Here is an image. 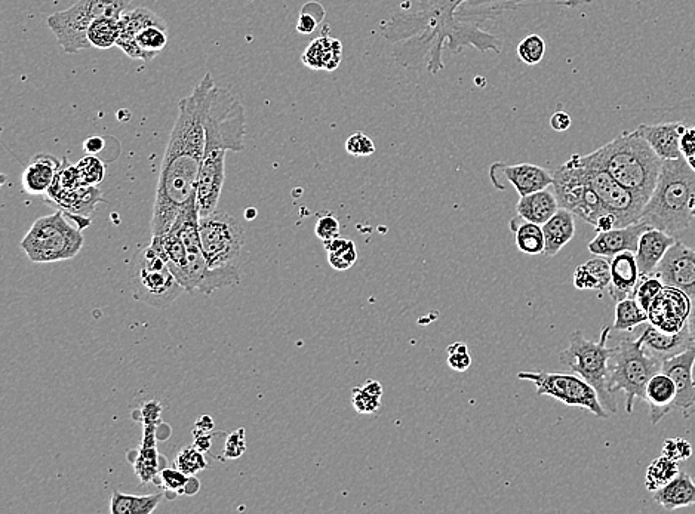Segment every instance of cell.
Returning <instances> with one entry per match:
<instances>
[{
    "instance_id": "29",
    "label": "cell",
    "mask_w": 695,
    "mask_h": 514,
    "mask_svg": "<svg viewBox=\"0 0 695 514\" xmlns=\"http://www.w3.org/2000/svg\"><path fill=\"white\" fill-rule=\"evenodd\" d=\"M341 57H343V45L340 40L321 36L307 46L301 60L309 69L332 72L340 66Z\"/></svg>"
},
{
    "instance_id": "37",
    "label": "cell",
    "mask_w": 695,
    "mask_h": 514,
    "mask_svg": "<svg viewBox=\"0 0 695 514\" xmlns=\"http://www.w3.org/2000/svg\"><path fill=\"white\" fill-rule=\"evenodd\" d=\"M324 246L328 252L329 266L338 272L352 269L358 261V249L353 240L337 238L324 243Z\"/></svg>"
},
{
    "instance_id": "52",
    "label": "cell",
    "mask_w": 695,
    "mask_h": 514,
    "mask_svg": "<svg viewBox=\"0 0 695 514\" xmlns=\"http://www.w3.org/2000/svg\"><path fill=\"white\" fill-rule=\"evenodd\" d=\"M573 125V119L564 110H558V112L553 113L552 118H550V126L555 129L556 132H565L571 128Z\"/></svg>"
},
{
    "instance_id": "58",
    "label": "cell",
    "mask_w": 695,
    "mask_h": 514,
    "mask_svg": "<svg viewBox=\"0 0 695 514\" xmlns=\"http://www.w3.org/2000/svg\"><path fill=\"white\" fill-rule=\"evenodd\" d=\"M255 214H257V211H255L254 208H249V209H246V211H245V215H246V218H248V220H254Z\"/></svg>"
},
{
    "instance_id": "11",
    "label": "cell",
    "mask_w": 695,
    "mask_h": 514,
    "mask_svg": "<svg viewBox=\"0 0 695 514\" xmlns=\"http://www.w3.org/2000/svg\"><path fill=\"white\" fill-rule=\"evenodd\" d=\"M552 186L559 206L573 212L575 217L592 224L593 227L601 218L613 215L604 208L601 199L590 186L581 165L580 155L571 156L567 163L553 172Z\"/></svg>"
},
{
    "instance_id": "34",
    "label": "cell",
    "mask_w": 695,
    "mask_h": 514,
    "mask_svg": "<svg viewBox=\"0 0 695 514\" xmlns=\"http://www.w3.org/2000/svg\"><path fill=\"white\" fill-rule=\"evenodd\" d=\"M512 232H515L516 245L519 251L527 255H540L544 252V233L543 227L538 224L530 223L522 218V223L519 224V218L510 223Z\"/></svg>"
},
{
    "instance_id": "42",
    "label": "cell",
    "mask_w": 695,
    "mask_h": 514,
    "mask_svg": "<svg viewBox=\"0 0 695 514\" xmlns=\"http://www.w3.org/2000/svg\"><path fill=\"white\" fill-rule=\"evenodd\" d=\"M664 283L658 279L657 276H644L639 280L638 286L635 289V298L639 304H641L642 309L648 313L651 304L654 303L655 298L658 297L661 291H663Z\"/></svg>"
},
{
    "instance_id": "4",
    "label": "cell",
    "mask_w": 695,
    "mask_h": 514,
    "mask_svg": "<svg viewBox=\"0 0 695 514\" xmlns=\"http://www.w3.org/2000/svg\"><path fill=\"white\" fill-rule=\"evenodd\" d=\"M593 159L632 192L642 203L653 195L663 159L638 132H623L601 149L590 153Z\"/></svg>"
},
{
    "instance_id": "59",
    "label": "cell",
    "mask_w": 695,
    "mask_h": 514,
    "mask_svg": "<svg viewBox=\"0 0 695 514\" xmlns=\"http://www.w3.org/2000/svg\"><path fill=\"white\" fill-rule=\"evenodd\" d=\"M687 162H688V165H690L691 168H693L694 172H695V156H693V158L687 159Z\"/></svg>"
},
{
    "instance_id": "25",
    "label": "cell",
    "mask_w": 695,
    "mask_h": 514,
    "mask_svg": "<svg viewBox=\"0 0 695 514\" xmlns=\"http://www.w3.org/2000/svg\"><path fill=\"white\" fill-rule=\"evenodd\" d=\"M63 166V160L51 155H38L24 169L23 187L29 195L39 196L49 192L58 171Z\"/></svg>"
},
{
    "instance_id": "15",
    "label": "cell",
    "mask_w": 695,
    "mask_h": 514,
    "mask_svg": "<svg viewBox=\"0 0 695 514\" xmlns=\"http://www.w3.org/2000/svg\"><path fill=\"white\" fill-rule=\"evenodd\" d=\"M693 300L681 289L664 285L663 291L648 309V322L670 334L681 332L688 325Z\"/></svg>"
},
{
    "instance_id": "2",
    "label": "cell",
    "mask_w": 695,
    "mask_h": 514,
    "mask_svg": "<svg viewBox=\"0 0 695 514\" xmlns=\"http://www.w3.org/2000/svg\"><path fill=\"white\" fill-rule=\"evenodd\" d=\"M694 208V169L685 158L663 160L653 195L639 221L675 236L690 229Z\"/></svg>"
},
{
    "instance_id": "22",
    "label": "cell",
    "mask_w": 695,
    "mask_h": 514,
    "mask_svg": "<svg viewBox=\"0 0 695 514\" xmlns=\"http://www.w3.org/2000/svg\"><path fill=\"white\" fill-rule=\"evenodd\" d=\"M682 122L658 123V125H639L635 129L651 147L658 158L663 160L684 158L681 152V137L685 131Z\"/></svg>"
},
{
    "instance_id": "10",
    "label": "cell",
    "mask_w": 695,
    "mask_h": 514,
    "mask_svg": "<svg viewBox=\"0 0 695 514\" xmlns=\"http://www.w3.org/2000/svg\"><path fill=\"white\" fill-rule=\"evenodd\" d=\"M246 120L241 98L229 88L214 86L205 118V147L242 152Z\"/></svg>"
},
{
    "instance_id": "53",
    "label": "cell",
    "mask_w": 695,
    "mask_h": 514,
    "mask_svg": "<svg viewBox=\"0 0 695 514\" xmlns=\"http://www.w3.org/2000/svg\"><path fill=\"white\" fill-rule=\"evenodd\" d=\"M161 405H159L156 400H150L146 405L143 406L141 412H143L144 424H155L159 420V415H161Z\"/></svg>"
},
{
    "instance_id": "62",
    "label": "cell",
    "mask_w": 695,
    "mask_h": 514,
    "mask_svg": "<svg viewBox=\"0 0 695 514\" xmlns=\"http://www.w3.org/2000/svg\"><path fill=\"white\" fill-rule=\"evenodd\" d=\"M693 217L695 218V208H694V212H693Z\"/></svg>"
},
{
    "instance_id": "32",
    "label": "cell",
    "mask_w": 695,
    "mask_h": 514,
    "mask_svg": "<svg viewBox=\"0 0 695 514\" xmlns=\"http://www.w3.org/2000/svg\"><path fill=\"white\" fill-rule=\"evenodd\" d=\"M164 494L143 495H126L122 492H113L112 503H110V512L113 514H150L158 509Z\"/></svg>"
},
{
    "instance_id": "40",
    "label": "cell",
    "mask_w": 695,
    "mask_h": 514,
    "mask_svg": "<svg viewBox=\"0 0 695 514\" xmlns=\"http://www.w3.org/2000/svg\"><path fill=\"white\" fill-rule=\"evenodd\" d=\"M175 467L187 476H195L205 470L208 464H206L204 452L199 451L196 446H187L175 457Z\"/></svg>"
},
{
    "instance_id": "3",
    "label": "cell",
    "mask_w": 695,
    "mask_h": 514,
    "mask_svg": "<svg viewBox=\"0 0 695 514\" xmlns=\"http://www.w3.org/2000/svg\"><path fill=\"white\" fill-rule=\"evenodd\" d=\"M206 272L198 291L211 294L241 280V257L245 245L242 224L226 212H212L199 218Z\"/></svg>"
},
{
    "instance_id": "56",
    "label": "cell",
    "mask_w": 695,
    "mask_h": 514,
    "mask_svg": "<svg viewBox=\"0 0 695 514\" xmlns=\"http://www.w3.org/2000/svg\"><path fill=\"white\" fill-rule=\"evenodd\" d=\"M211 440V433H199V435H195V446L205 454L211 448Z\"/></svg>"
},
{
    "instance_id": "21",
    "label": "cell",
    "mask_w": 695,
    "mask_h": 514,
    "mask_svg": "<svg viewBox=\"0 0 695 514\" xmlns=\"http://www.w3.org/2000/svg\"><path fill=\"white\" fill-rule=\"evenodd\" d=\"M648 224L638 221L626 227L601 232L589 243V251L599 257H614L621 252L638 251L639 239L645 230L650 229Z\"/></svg>"
},
{
    "instance_id": "61",
    "label": "cell",
    "mask_w": 695,
    "mask_h": 514,
    "mask_svg": "<svg viewBox=\"0 0 695 514\" xmlns=\"http://www.w3.org/2000/svg\"><path fill=\"white\" fill-rule=\"evenodd\" d=\"M694 383H695V362H694Z\"/></svg>"
},
{
    "instance_id": "48",
    "label": "cell",
    "mask_w": 695,
    "mask_h": 514,
    "mask_svg": "<svg viewBox=\"0 0 695 514\" xmlns=\"http://www.w3.org/2000/svg\"><path fill=\"white\" fill-rule=\"evenodd\" d=\"M341 226L340 221L335 215H322L316 223L315 233L322 242L327 243L331 240L340 238Z\"/></svg>"
},
{
    "instance_id": "23",
    "label": "cell",
    "mask_w": 695,
    "mask_h": 514,
    "mask_svg": "<svg viewBox=\"0 0 695 514\" xmlns=\"http://www.w3.org/2000/svg\"><path fill=\"white\" fill-rule=\"evenodd\" d=\"M675 243V236L670 233L654 229V227L645 230L639 239L638 251L635 252L641 277L654 275L658 264Z\"/></svg>"
},
{
    "instance_id": "35",
    "label": "cell",
    "mask_w": 695,
    "mask_h": 514,
    "mask_svg": "<svg viewBox=\"0 0 695 514\" xmlns=\"http://www.w3.org/2000/svg\"><path fill=\"white\" fill-rule=\"evenodd\" d=\"M121 36V18L100 17L92 21L88 29L91 46L98 49H110L116 46Z\"/></svg>"
},
{
    "instance_id": "46",
    "label": "cell",
    "mask_w": 695,
    "mask_h": 514,
    "mask_svg": "<svg viewBox=\"0 0 695 514\" xmlns=\"http://www.w3.org/2000/svg\"><path fill=\"white\" fill-rule=\"evenodd\" d=\"M661 455H666V457L672 458L675 461H685L693 455V446L688 440L681 439V437H676V439L664 440L663 449H661Z\"/></svg>"
},
{
    "instance_id": "57",
    "label": "cell",
    "mask_w": 695,
    "mask_h": 514,
    "mask_svg": "<svg viewBox=\"0 0 695 514\" xmlns=\"http://www.w3.org/2000/svg\"><path fill=\"white\" fill-rule=\"evenodd\" d=\"M688 328H690L691 334H693L695 340V300H693V307H691L690 319H688Z\"/></svg>"
},
{
    "instance_id": "20",
    "label": "cell",
    "mask_w": 695,
    "mask_h": 514,
    "mask_svg": "<svg viewBox=\"0 0 695 514\" xmlns=\"http://www.w3.org/2000/svg\"><path fill=\"white\" fill-rule=\"evenodd\" d=\"M638 340L651 356L657 357L661 362L670 359V357L681 355L695 346V340L688 325L681 332L670 334V332L655 328L650 323Z\"/></svg>"
},
{
    "instance_id": "33",
    "label": "cell",
    "mask_w": 695,
    "mask_h": 514,
    "mask_svg": "<svg viewBox=\"0 0 695 514\" xmlns=\"http://www.w3.org/2000/svg\"><path fill=\"white\" fill-rule=\"evenodd\" d=\"M144 439L141 451L135 460V472L141 482L147 483L158 475V451H156L155 424H144Z\"/></svg>"
},
{
    "instance_id": "19",
    "label": "cell",
    "mask_w": 695,
    "mask_h": 514,
    "mask_svg": "<svg viewBox=\"0 0 695 514\" xmlns=\"http://www.w3.org/2000/svg\"><path fill=\"white\" fill-rule=\"evenodd\" d=\"M490 175L492 181L497 180L498 177L506 178L515 187L519 196L549 189V186L553 184L552 172L531 163H519V165L495 163L492 165Z\"/></svg>"
},
{
    "instance_id": "44",
    "label": "cell",
    "mask_w": 695,
    "mask_h": 514,
    "mask_svg": "<svg viewBox=\"0 0 695 514\" xmlns=\"http://www.w3.org/2000/svg\"><path fill=\"white\" fill-rule=\"evenodd\" d=\"M346 152L356 158H367L374 155L375 144L365 132H355L346 141Z\"/></svg>"
},
{
    "instance_id": "12",
    "label": "cell",
    "mask_w": 695,
    "mask_h": 514,
    "mask_svg": "<svg viewBox=\"0 0 695 514\" xmlns=\"http://www.w3.org/2000/svg\"><path fill=\"white\" fill-rule=\"evenodd\" d=\"M168 43V27L147 8H135L121 17V36L116 46L132 60L150 63Z\"/></svg>"
},
{
    "instance_id": "43",
    "label": "cell",
    "mask_w": 695,
    "mask_h": 514,
    "mask_svg": "<svg viewBox=\"0 0 695 514\" xmlns=\"http://www.w3.org/2000/svg\"><path fill=\"white\" fill-rule=\"evenodd\" d=\"M79 174L83 183L86 186L97 187L98 184L103 183L104 177H106V166L97 158V155H88L85 158L79 160L78 165Z\"/></svg>"
},
{
    "instance_id": "50",
    "label": "cell",
    "mask_w": 695,
    "mask_h": 514,
    "mask_svg": "<svg viewBox=\"0 0 695 514\" xmlns=\"http://www.w3.org/2000/svg\"><path fill=\"white\" fill-rule=\"evenodd\" d=\"M681 152L685 159L695 156V126L687 128L681 137Z\"/></svg>"
},
{
    "instance_id": "30",
    "label": "cell",
    "mask_w": 695,
    "mask_h": 514,
    "mask_svg": "<svg viewBox=\"0 0 695 514\" xmlns=\"http://www.w3.org/2000/svg\"><path fill=\"white\" fill-rule=\"evenodd\" d=\"M559 208L561 206H559L555 193L544 189L531 193V195L521 196L516 211H518L519 217L524 218L525 221L543 226L556 214Z\"/></svg>"
},
{
    "instance_id": "24",
    "label": "cell",
    "mask_w": 695,
    "mask_h": 514,
    "mask_svg": "<svg viewBox=\"0 0 695 514\" xmlns=\"http://www.w3.org/2000/svg\"><path fill=\"white\" fill-rule=\"evenodd\" d=\"M639 280L641 272L636 263L635 252L626 251L614 255L611 260V283L608 286L611 298L618 303L624 298L633 297Z\"/></svg>"
},
{
    "instance_id": "39",
    "label": "cell",
    "mask_w": 695,
    "mask_h": 514,
    "mask_svg": "<svg viewBox=\"0 0 695 514\" xmlns=\"http://www.w3.org/2000/svg\"><path fill=\"white\" fill-rule=\"evenodd\" d=\"M383 399V386L377 380H368L361 387L353 389V408L358 414H375Z\"/></svg>"
},
{
    "instance_id": "8",
    "label": "cell",
    "mask_w": 695,
    "mask_h": 514,
    "mask_svg": "<svg viewBox=\"0 0 695 514\" xmlns=\"http://www.w3.org/2000/svg\"><path fill=\"white\" fill-rule=\"evenodd\" d=\"M132 2L134 0H79L72 8L52 14L46 24L64 52L76 54L91 48L88 29L92 21L100 17L121 18Z\"/></svg>"
},
{
    "instance_id": "41",
    "label": "cell",
    "mask_w": 695,
    "mask_h": 514,
    "mask_svg": "<svg viewBox=\"0 0 695 514\" xmlns=\"http://www.w3.org/2000/svg\"><path fill=\"white\" fill-rule=\"evenodd\" d=\"M518 55L527 66H537L546 55V42L538 35L527 36L519 43Z\"/></svg>"
},
{
    "instance_id": "17",
    "label": "cell",
    "mask_w": 695,
    "mask_h": 514,
    "mask_svg": "<svg viewBox=\"0 0 695 514\" xmlns=\"http://www.w3.org/2000/svg\"><path fill=\"white\" fill-rule=\"evenodd\" d=\"M664 285L675 286L695 300V249L676 240L654 272Z\"/></svg>"
},
{
    "instance_id": "9",
    "label": "cell",
    "mask_w": 695,
    "mask_h": 514,
    "mask_svg": "<svg viewBox=\"0 0 695 514\" xmlns=\"http://www.w3.org/2000/svg\"><path fill=\"white\" fill-rule=\"evenodd\" d=\"M661 360L651 356L639 340H623L614 347L610 359L611 392L618 390L626 395V411L633 412L636 399L645 400V389L653 375L661 371Z\"/></svg>"
},
{
    "instance_id": "51",
    "label": "cell",
    "mask_w": 695,
    "mask_h": 514,
    "mask_svg": "<svg viewBox=\"0 0 695 514\" xmlns=\"http://www.w3.org/2000/svg\"><path fill=\"white\" fill-rule=\"evenodd\" d=\"M319 20L313 14H307V9L304 8L301 12L300 20H298L297 30L301 35H310V33L315 32L316 27H318Z\"/></svg>"
},
{
    "instance_id": "14",
    "label": "cell",
    "mask_w": 695,
    "mask_h": 514,
    "mask_svg": "<svg viewBox=\"0 0 695 514\" xmlns=\"http://www.w3.org/2000/svg\"><path fill=\"white\" fill-rule=\"evenodd\" d=\"M581 165L586 172L590 186L595 190L602 205L610 214H613L618 221V227L630 226L641 220L642 209L645 203L636 198L632 192L621 186L617 180L602 168L593 156H580Z\"/></svg>"
},
{
    "instance_id": "18",
    "label": "cell",
    "mask_w": 695,
    "mask_h": 514,
    "mask_svg": "<svg viewBox=\"0 0 695 514\" xmlns=\"http://www.w3.org/2000/svg\"><path fill=\"white\" fill-rule=\"evenodd\" d=\"M694 362L695 346L661 363V371L669 375L676 384V399L672 411L684 412L685 417H690V411L695 406Z\"/></svg>"
},
{
    "instance_id": "6",
    "label": "cell",
    "mask_w": 695,
    "mask_h": 514,
    "mask_svg": "<svg viewBox=\"0 0 695 514\" xmlns=\"http://www.w3.org/2000/svg\"><path fill=\"white\" fill-rule=\"evenodd\" d=\"M128 277L132 297L155 309H166L186 291L175 279L162 252L153 245L132 258Z\"/></svg>"
},
{
    "instance_id": "27",
    "label": "cell",
    "mask_w": 695,
    "mask_h": 514,
    "mask_svg": "<svg viewBox=\"0 0 695 514\" xmlns=\"http://www.w3.org/2000/svg\"><path fill=\"white\" fill-rule=\"evenodd\" d=\"M544 252L547 258L555 257L575 236V215L565 208H559L556 214L543 226Z\"/></svg>"
},
{
    "instance_id": "26",
    "label": "cell",
    "mask_w": 695,
    "mask_h": 514,
    "mask_svg": "<svg viewBox=\"0 0 695 514\" xmlns=\"http://www.w3.org/2000/svg\"><path fill=\"white\" fill-rule=\"evenodd\" d=\"M676 399V384L663 371L651 377L645 389V402L650 405L651 424H658L669 412Z\"/></svg>"
},
{
    "instance_id": "31",
    "label": "cell",
    "mask_w": 695,
    "mask_h": 514,
    "mask_svg": "<svg viewBox=\"0 0 695 514\" xmlns=\"http://www.w3.org/2000/svg\"><path fill=\"white\" fill-rule=\"evenodd\" d=\"M573 282L575 288L580 291L607 289L611 283V261H608L607 257L596 255L595 258L575 269Z\"/></svg>"
},
{
    "instance_id": "28",
    "label": "cell",
    "mask_w": 695,
    "mask_h": 514,
    "mask_svg": "<svg viewBox=\"0 0 695 514\" xmlns=\"http://www.w3.org/2000/svg\"><path fill=\"white\" fill-rule=\"evenodd\" d=\"M654 501L660 504L667 512H675L682 507H690L695 504V483L688 473H679L675 479L670 480L663 488L654 492Z\"/></svg>"
},
{
    "instance_id": "45",
    "label": "cell",
    "mask_w": 695,
    "mask_h": 514,
    "mask_svg": "<svg viewBox=\"0 0 695 514\" xmlns=\"http://www.w3.org/2000/svg\"><path fill=\"white\" fill-rule=\"evenodd\" d=\"M448 365L457 372H466L472 366V356L469 347L464 343H454L448 346Z\"/></svg>"
},
{
    "instance_id": "36",
    "label": "cell",
    "mask_w": 695,
    "mask_h": 514,
    "mask_svg": "<svg viewBox=\"0 0 695 514\" xmlns=\"http://www.w3.org/2000/svg\"><path fill=\"white\" fill-rule=\"evenodd\" d=\"M648 322V313L642 309L641 304L635 298H624L615 306L614 331H633Z\"/></svg>"
},
{
    "instance_id": "60",
    "label": "cell",
    "mask_w": 695,
    "mask_h": 514,
    "mask_svg": "<svg viewBox=\"0 0 695 514\" xmlns=\"http://www.w3.org/2000/svg\"><path fill=\"white\" fill-rule=\"evenodd\" d=\"M448 2H450L451 6H452V3H454V2L463 3V2H466V0H448Z\"/></svg>"
},
{
    "instance_id": "49",
    "label": "cell",
    "mask_w": 695,
    "mask_h": 514,
    "mask_svg": "<svg viewBox=\"0 0 695 514\" xmlns=\"http://www.w3.org/2000/svg\"><path fill=\"white\" fill-rule=\"evenodd\" d=\"M246 451L245 430L239 429L227 437L226 446H224V455L230 460L242 457Z\"/></svg>"
},
{
    "instance_id": "13",
    "label": "cell",
    "mask_w": 695,
    "mask_h": 514,
    "mask_svg": "<svg viewBox=\"0 0 695 514\" xmlns=\"http://www.w3.org/2000/svg\"><path fill=\"white\" fill-rule=\"evenodd\" d=\"M519 380L531 381L537 389V395L549 396L567 406L587 409L595 417L607 420L610 412L604 408L598 392L592 384L581 377L556 372H519Z\"/></svg>"
},
{
    "instance_id": "47",
    "label": "cell",
    "mask_w": 695,
    "mask_h": 514,
    "mask_svg": "<svg viewBox=\"0 0 695 514\" xmlns=\"http://www.w3.org/2000/svg\"><path fill=\"white\" fill-rule=\"evenodd\" d=\"M193 476H187L186 473L175 469H164L161 472V480L164 483L166 489L174 492H181V494H187V488H189V483L192 482Z\"/></svg>"
},
{
    "instance_id": "1",
    "label": "cell",
    "mask_w": 695,
    "mask_h": 514,
    "mask_svg": "<svg viewBox=\"0 0 695 514\" xmlns=\"http://www.w3.org/2000/svg\"><path fill=\"white\" fill-rule=\"evenodd\" d=\"M215 82L206 73L189 97L178 103L153 206L152 236L171 230L184 206L196 199L205 153V118Z\"/></svg>"
},
{
    "instance_id": "16",
    "label": "cell",
    "mask_w": 695,
    "mask_h": 514,
    "mask_svg": "<svg viewBox=\"0 0 695 514\" xmlns=\"http://www.w3.org/2000/svg\"><path fill=\"white\" fill-rule=\"evenodd\" d=\"M226 155V150L205 147L204 162H202L198 192H196V203H198L201 217L217 211L218 200L226 180V166H224Z\"/></svg>"
},
{
    "instance_id": "7",
    "label": "cell",
    "mask_w": 695,
    "mask_h": 514,
    "mask_svg": "<svg viewBox=\"0 0 695 514\" xmlns=\"http://www.w3.org/2000/svg\"><path fill=\"white\" fill-rule=\"evenodd\" d=\"M63 211L39 218L21 240V249L32 263L72 260L83 248L81 229L67 221Z\"/></svg>"
},
{
    "instance_id": "5",
    "label": "cell",
    "mask_w": 695,
    "mask_h": 514,
    "mask_svg": "<svg viewBox=\"0 0 695 514\" xmlns=\"http://www.w3.org/2000/svg\"><path fill=\"white\" fill-rule=\"evenodd\" d=\"M613 326H607L602 331L599 341H590L583 332L577 331L570 335V344L561 353L559 359L565 366L580 375L587 383L592 384L598 392L602 405L608 412H617V402L614 393L608 386L610 378V359L614 347H608L607 341Z\"/></svg>"
},
{
    "instance_id": "54",
    "label": "cell",
    "mask_w": 695,
    "mask_h": 514,
    "mask_svg": "<svg viewBox=\"0 0 695 514\" xmlns=\"http://www.w3.org/2000/svg\"><path fill=\"white\" fill-rule=\"evenodd\" d=\"M104 146H106V141L103 137L92 135V137L86 138L85 143H83V150L88 155H98V153L103 152Z\"/></svg>"
},
{
    "instance_id": "38",
    "label": "cell",
    "mask_w": 695,
    "mask_h": 514,
    "mask_svg": "<svg viewBox=\"0 0 695 514\" xmlns=\"http://www.w3.org/2000/svg\"><path fill=\"white\" fill-rule=\"evenodd\" d=\"M679 473L681 472H679L678 461L672 460V458L666 457V455H660L648 466L645 486H647L648 491H658V489L667 485L670 480L675 479Z\"/></svg>"
},
{
    "instance_id": "55",
    "label": "cell",
    "mask_w": 695,
    "mask_h": 514,
    "mask_svg": "<svg viewBox=\"0 0 695 514\" xmlns=\"http://www.w3.org/2000/svg\"><path fill=\"white\" fill-rule=\"evenodd\" d=\"M212 430H214V421H212L209 415H204V417L196 421L195 435H199V433H211Z\"/></svg>"
}]
</instances>
